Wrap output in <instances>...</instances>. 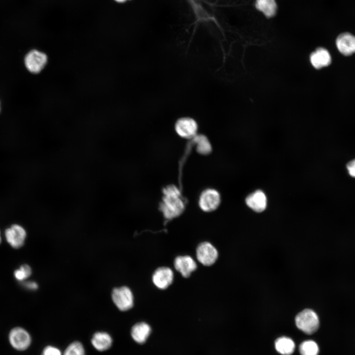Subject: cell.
I'll return each mask as SVG.
<instances>
[{
	"mask_svg": "<svg viewBox=\"0 0 355 355\" xmlns=\"http://www.w3.org/2000/svg\"><path fill=\"white\" fill-rule=\"evenodd\" d=\"M192 140L196 145V149L198 153L206 155L211 152L212 150L211 144L204 135L197 134Z\"/></svg>",
	"mask_w": 355,
	"mask_h": 355,
	"instance_id": "ac0fdd59",
	"label": "cell"
},
{
	"mask_svg": "<svg viewBox=\"0 0 355 355\" xmlns=\"http://www.w3.org/2000/svg\"><path fill=\"white\" fill-rule=\"evenodd\" d=\"M5 236L7 242L12 248H18L24 244L26 232L21 225L13 224L5 230Z\"/></svg>",
	"mask_w": 355,
	"mask_h": 355,
	"instance_id": "9c48e42d",
	"label": "cell"
},
{
	"mask_svg": "<svg viewBox=\"0 0 355 355\" xmlns=\"http://www.w3.org/2000/svg\"><path fill=\"white\" fill-rule=\"evenodd\" d=\"M41 355H62V354L58 348L48 346L44 349Z\"/></svg>",
	"mask_w": 355,
	"mask_h": 355,
	"instance_id": "603a6c76",
	"label": "cell"
},
{
	"mask_svg": "<svg viewBox=\"0 0 355 355\" xmlns=\"http://www.w3.org/2000/svg\"><path fill=\"white\" fill-rule=\"evenodd\" d=\"M255 7L267 18L274 16L277 8L275 0H256Z\"/></svg>",
	"mask_w": 355,
	"mask_h": 355,
	"instance_id": "d6986e66",
	"label": "cell"
},
{
	"mask_svg": "<svg viewBox=\"0 0 355 355\" xmlns=\"http://www.w3.org/2000/svg\"><path fill=\"white\" fill-rule=\"evenodd\" d=\"M336 44L339 52L349 56L355 53V36L348 32L340 34L336 38Z\"/></svg>",
	"mask_w": 355,
	"mask_h": 355,
	"instance_id": "8fae6325",
	"label": "cell"
},
{
	"mask_svg": "<svg viewBox=\"0 0 355 355\" xmlns=\"http://www.w3.org/2000/svg\"><path fill=\"white\" fill-rule=\"evenodd\" d=\"M196 256L198 260L203 265L210 266L216 261L218 252L211 243L204 242L197 247Z\"/></svg>",
	"mask_w": 355,
	"mask_h": 355,
	"instance_id": "52a82bcc",
	"label": "cell"
},
{
	"mask_svg": "<svg viewBox=\"0 0 355 355\" xmlns=\"http://www.w3.org/2000/svg\"><path fill=\"white\" fill-rule=\"evenodd\" d=\"M112 299L116 307L122 311H127L133 306L134 298L132 292L129 288L126 286L113 289Z\"/></svg>",
	"mask_w": 355,
	"mask_h": 355,
	"instance_id": "3957f363",
	"label": "cell"
},
{
	"mask_svg": "<svg viewBox=\"0 0 355 355\" xmlns=\"http://www.w3.org/2000/svg\"><path fill=\"white\" fill-rule=\"evenodd\" d=\"M174 266L184 278L190 276L191 273L197 268V264L190 256H178L174 260Z\"/></svg>",
	"mask_w": 355,
	"mask_h": 355,
	"instance_id": "7c38bea8",
	"label": "cell"
},
{
	"mask_svg": "<svg viewBox=\"0 0 355 355\" xmlns=\"http://www.w3.org/2000/svg\"><path fill=\"white\" fill-rule=\"evenodd\" d=\"M247 205L254 211L260 213L267 207V200L265 194L258 190L249 194L246 199Z\"/></svg>",
	"mask_w": 355,
	"mask_h": 355,
	"instance_id": "4fadbf2b",
	"label": "cell"
},
{
	"mask_svg": "<svg viewBox=\"0 0 355 355\" xmlns=\"http://www.w3.org/2000/svg\"><path fill=\"white\" fill-rule=\"evenodd\" d=\"M312 65L317 69L328 66L331 64V57L327 49L323 47L318 48L310 56Z\"/></svg>",
	"mask_w": 355,
	"mask_h": 355,
	"instance_id": "5bb4252c",
	"label": "cell"
},
{
	"mask_svg": "<svg viewBox=\"0 0 355 355\" xmlns=\"http://www.w3.org/2000/svg\"><path fill=\"white\" fill-rule=\"evenodd\" d=\"M47 61L45 54L36 50L30 51L25 58V64L29 71L33 73L39 72Z\"/></svg>",
	"mask_w": 355,
	"mask_h": 355,
	"instance_id": "8992f818",
	"label": "cell"
},
{
	"mask_svg": "<svg viewBox=\"0 0 355 355\" xmlns=\"http://www.w3.org/2000/svg\"><path fill=\"white\" fill-rule=\"evenodd\" d=\"M163 197L159 209L164 216L172 219L179 216L185 209L181 192L175 185H169L163 189Z\"/></svg>",
	"mask_w": 355,
	"mask_h": 355,
	"instance_id": "6da1fadb",
	"label": "cell"
},
{
	"mask_svg": "<svg viewBox=\"0 0 355 355\" xmlns=\"http://www.w3.org/2000/svg\"><path fill=\"white\" fill-rule=\"evenodd\" d=\"M1 242V237H0V243Z\"/></svg>",
	"mask_w": 355,
	"mask_h": 355,
	"instance_id": "4316f807",
	"label": "cell"
},
{
	"mask_svg": "<svg viewBox=\"0 0 355 355\" xmlns=\"http://www.w3.org/2000/svg\"><path fill=\"white\" fill-rule=\"evenodd\" d=\"M63 355H85V352L81 343L74 342L67 347Z\"/></svg>",
	"mask_w": 355,
	"mask_h": 355,
	"instance_id": "44dd1931",
	"label": "cell"
},
{
	"mask_svg": "<svg viewBox=\"0 0 355 355\" xmlns=\"http://www.w3.org/2000/svg\"><path fill=\"white\" fill-rule=\"evenodd\" d=\"M115 0L117 1H118V2H123V1H124L125 0Z\"/></svg>",
	"mask_w": 355,
	"mask_h": 355,
	"instance_id": "484cf974",
	"label": "cell"
},
{
	"mask_svg": "<svg viewBox=\"0 0 355 355\" xmlns=\"http://www.w3.org/2000/svg\"><path fill=\"white\" fill-rule=\"evenodd\" d=\"M26 288L30 290H36L37 288L38 285L37 284L34 282H28L24 284Z\"/></svg>",
	"mask_w": 355,
	"mask_h": 355,
	"instance_id": "d4e9b609",
	"label": "cell"
},
{
	"mask_svg": "<svg viewBox=\"0 0 355 355\" xmlns=\"http://www.w3.org/2000/svg\"><path fill=\"white\" fill-rule=\"evenodd\" d=\"M31 274V267L27 264H24L21 266L19 269L15 271L14 275L16 280L22 281L29 277Z\"/></svg>",
	"mask_w": 355,
	"mask_h": 355,
	"instance_id": "7402d4cb",
	"label": "cell"
},
{
	"mask_svg": "<svg viewBox=\"0 0 355 355\" xmlns=\"http://www.w3.org/2000/svg\"><path fill=\"white\" fill-rule=\"evenodd\" d=\"M91 343L93 346L99 351H105L111 347L112 343L111 337L105 332L95 333L92 339Z\"/></svg>",
	"mask_w": 355,
	"mask_h": 355,
	"instance_id": "2e32d148",
	"label": "cell"
},
{
	"mask_svg": "<svg viewBox=\"0 0 355 355\" xmlns=\"http://www.w3.org/2000/svg\"><path fill=\"white\" fill-rule=\"evenodd\" d=\"M174 274L169 267H162L157 268L152 275V281L158 288H167L173 282Z\"/></svg>",
	"mask_w": 355,
	"mask_h": 355,
	"instance_id": "30bf717a",
	"label": "cell"
},
{
	"mask_svg": "<svg viewBox=\"0 0 355 355\" xmlns=\"http://www.w3.org/2000/svg\"><path fill=\"white\" fill-rule=\"evenodd\" d=\"M151 332L150 326L144 322L135 324L132 328L131 334L132 338L137 343H144Z\"/></svg>",
	"mask_w": 355,
	"mask_h": 355,
	"instance_id": "9a60e30c",
	"label": "cell"
},
{
	"mask_svg": "<svg viewBox=\"0 0 355 355\" xmlns=\"http://www.w3.org/2000/svg\"><path fill=\"white\" fill-rule=\"evenodd\" d=\"M347 168L349 175L351 177L355 178V159L347 164Z\"/></svg>",
	"mask_w": 355,
	"mask_h": 355,
	"instance_id": "cb8c5ba5",
	"label": "cell"
},
{
	"mask_svg": "<svg viewBox=\"0 0 355 355\" xmlns=\"http://www.w3.org/2000/svg\"><path fill=\"white\" fill-rule=\"evenodd\" d=\"M295 321L297 327L307 334L315 332L320 325L318 315L310 309H306L299 312L296 315Z\"/></svg>",
	"mask_w": 355,
	"mask_h": 355,
	"instance_id": "7a4b0ae2",
	"label": "cell"
},
{
	"mask_svg": "<svg viewBox=\"0 0 355 355\" xmlns=\"http://www.w3.org/2000/svg\"><path fill=\"white\" fill-rule=\"evenodd\" d=\"M275 347L277 351L283 355H290L295 349L293 340L287 337H281L276 339Z\"/></svg>",
	"mask_w": 355,
	"mask_h": 355,
	"instance_id": "e0dca14e",
	"label": "cell"
},
{
	"mask_svg": "<svg viewBox=\"0 0 355 355\" xmlns=\"http://www.w3.org/2000/svg\"><path fill=\"white\" fill-rule=\"evenodd\" d=\"M299 349L301 355H318L319 353L318 344L311 340L302 342Z\"/></svg>",
	"mask_w": 355,
	"mask_h": 355,
	"instance_id": "ffe728a7",
	"label": "cell"
},
{
	"mask_svg": "<svg viewBox=\"0 0 355 355\" xmlns=\"http://www.w3.org/2000/svg\"><path fill=\"white\" fill-rule=\"evenodd\" d=\"M9 339L12 347L20 351L27 349L31 342L30 334L21 327L12 329L9 333Z\"/></svg>",
	"mask_w": 355,
	"mask_h": 355,
	"instance_id": "ba28073f",
	"label": "cell"
},
{
	"mask_svg": "<svg viewBox=\"0 0 355 355\" xmlns=\"http://www.w3.org/2000/svg\"><path fill=\"white\" fill-rule=\"evenodd\" d=\"M220 202L219 192L214 189L208 188L201 193L199 199V206L202 211L211 212L218 207Z\"/></svg>",
	"mask_w": 355,
	"mask_h": 355,
	"instance_id": "277c9868",
	"label": "cell"
},
{
	"mask_svg": "<svg viewBox=\"0 0 355 355\" xmlns=\"http://www.w3.org/2000/svg\"><path fill=\"white\" fill-rule=\"evenodd\" d=\"M175 129L180 137L192 139L197 134L198 125L192 118L184 117L177 120L175 125Z\"/></svg>",
	"mask_w": 355,
	"mask_h": 355,
	"instance_id": "5b68a950",
	"label": "cell"
}]
</instances>
